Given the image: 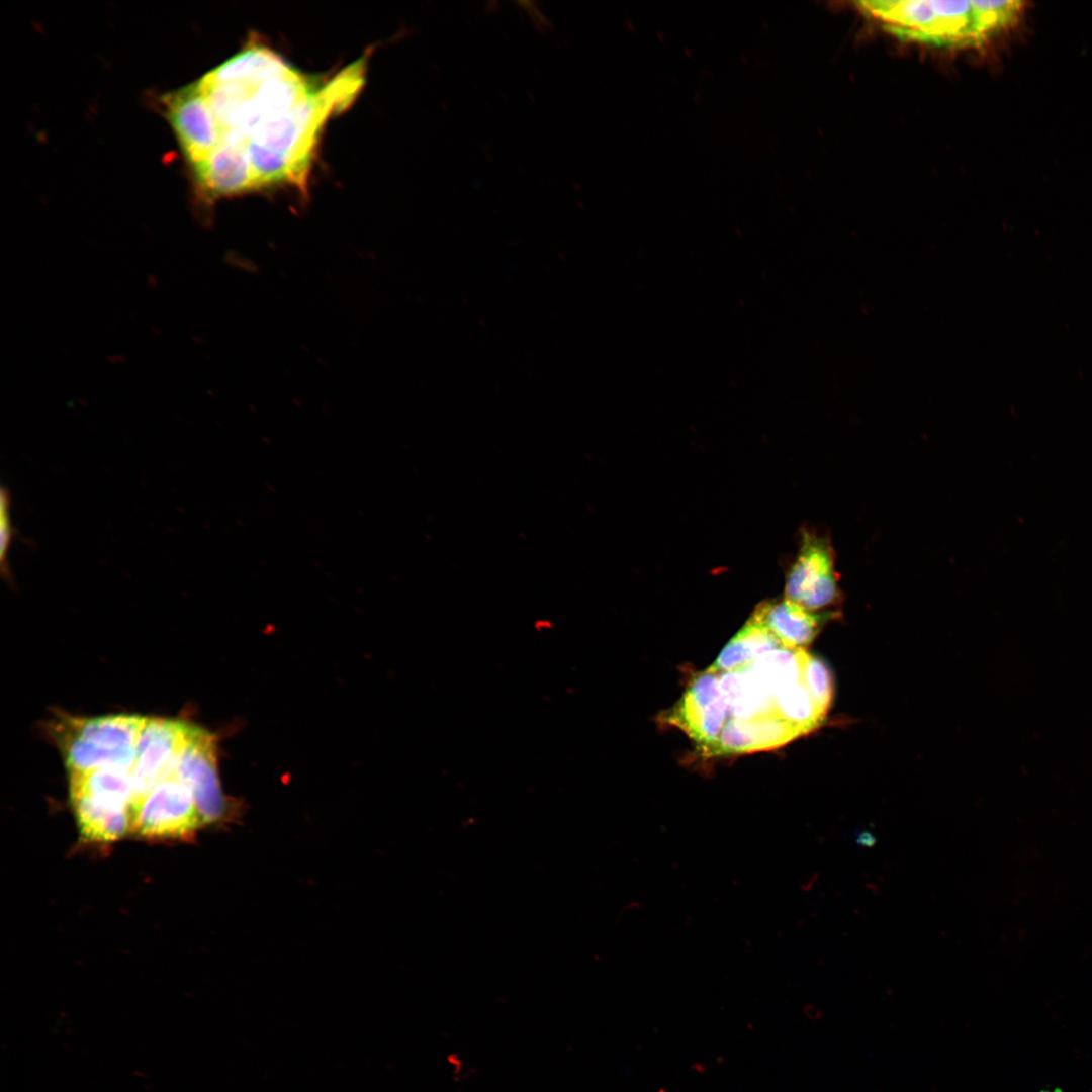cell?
Here are the masks:
<instances>
[{"instance_id":"9a60e30c","label":"cell","mask_w":1092,"mask_h":1092,"mask_svg":"<svg viewBox=\"0 0 1092 1092\" xmlns=\"http://www.w3.org/2000/svg\"><path fill=\"white\" fill-rule=\"evenodd\" d=\"M781 647L780 641L763 624L750 618L708 669L715 672L731 671Z\"/></svg>"},{"instance_id":"5bb4252c","label":"cell","mask_w":1092,"mask_h":1092,"mask_svg":"<svg viewBox=\"0 0 1092 1092\" xmlns=\"http://www.w3.org/2000/svg\"><path fill=\"white\" fill-rule=\"evenodd\" d=\"M290 67L271 49L250 46L208 72L200 81L205 84L261 82Z\"/></svg>"},{"instance_id":"7a4b0ae2","label":"cell","mask_w":1092,"mask_h":1092,"mask_svg":"<svg viewBox=\"0 0 1092 1092\" xmlns=\"http://www.w3.org/2000/svg\"><path fill=\"white\" fill-rule=\"evenodd\" d=\"M365 66L364 58L349 65L305 101L259 125L245 146L255 145L283 157L304 189L317 134L333 113L352 102L362 87Z\"/></svg>"},{"instance_id":"5b68a950","label":"cell","mask_w":1092,"mask_h":1092,"mask_svg":"<svg viewBox=\"0 0 1092 1092\" xmlns=\"http://www.w3.org/2000/svg\"><path fill=\"white\" fill-rule=\"evenodd\" d=\"M785 598L816 612L840 598L835 556L829 539L804 530L785 583Z\"/></svg>"},{"instance_id":"9c48e42d","label":"cell","mask_w":1092,"mask_h":1092,"mask_svg":"<svg viewBox=\"0 0 1092 1092\" xmlns=\"http://www.w3.org/2000/svg\"><path fill=\"white\" fill-rule=\"evenodd\" d=\"M728 706L719 686L718 672L707 669L697 676L670 715L708 752L728 721Z\"/></svg>"},{"instance_id":"7c38bea8","label":"cell","mask_w":1092,"mask_h":1092,"mask_svg":"<svg viewBox=\"0 0 1092 1092\" xmlns=\"http://www.w3.org/2000/svg\"><path fill=\"white\" fill-rule=\"evenodd\" d=\"M836 613H816L784 598L760 603L750 618L763 624L789 649H804Z\"/></svg>"},{"instance_id":"e0dca14e","label":"cell","mask_w":1092,"mask_h":1092,"mask_svg":"<svg viewBox=\"0 0 1092 1092\" xmlns=\"http://www.w3.org/2000/svg\"><path fill=\"white\" fill-rule=\"evenodd\" d=\"M10 506L11 500L9 491L3 487L0 493V566L2 576L8 581L12 578V573L8 564V552L15 533V529L12 527L11 523Z\"/></svg>"},{"instance_id":"52a82bcc","label":"cell","mask_w":1092,"mask_h":1092,"mask_svg":"<svg viewBox=\"0 0 1092 1092\" xmlns=\"http://www.w3.org/2000/svg\"><path fill=\"white\" fill-rule=\"evenodd\" d=\"M175 774L191 791L205 825L226 820L229 803L221 791L216 742L210 732L192 725Z\"/></svg>"},{"instance_id":"277c9868","label":"cell","mask_w":1092,"mask_h":1092,"mask_svg":"<svg viewBox=\"0 0 1092 1092\" xmlns=\"http://www.w3.org/2000/svg\"><path fill=\"white\" fill-rule=\"evenodd\" d=\"M130 832L150 840H185L205 825L189 788L175 770L130 809Z\"/></svg>"},{"instance_id":"ba28073f","label":"cell","mask_w":1092,"mask_h":1092,"mask_svg":"<svg viewBox=\"0 0 1092 1092\" xmlns=\"http://www.w3.org/2000/svg\"><path fill=\"white\" fill-rule=\"evenodd\" d=\"M165 105L178 142L193 166L220 145L221 128L197 83L171 93Z\"/></svg>"},{"instance_id":"4fadbf2b","label":"cell","mask_w":1092,"mask_h":1092,"mask_svg":"<svg viewBox=\"0 0 1092 1092\" xmlns=\"http://www.w3.org/2000/svg\"><path fill=\"white\" fill-rule=\"evenodd\" d=\"M801 731L778 717L758 720H728L716 743L708 751L711 754L752 752L783 745Z\"/></svg>"},{"instance_id":"3957f363","label":"cell","mask_w":1092,"mask_h":1092,"mask_svg":"<svg viewBox=\"0 0 1092 1092\" xmlns=\"http://www.w3.org/2000/svg\"><path fill=\"white\" fill-rule=\"evenodd\" d=\"M146 720L134 714L58 719L53 730L69 775L103 767L130 771Z\"/></svg>"},{"instance_id":"ac0fdd59","label":"cell","mask_w":1092,"mask_h":1092,"mask_svg":"<svg viewBox=\"0 0 1092 1092\" xmlns=\"http://www.w3.org/2000/svg\"><path fill=\"white\" fill-rule=\"evenodd\" d=\"M853 842L859 848H872L877 843V836L866 829L857 830L853 833Z\"/></svg>"},{"instance_id":"8fae6325","label":"cell","mask_w":1092,"mask_h":1092,"mask_svg":"<svg viewBox=\"0 0 1092 1092\" xmlns=\"http://www.w3.org/2000/svg\"><path fill=\"white\" fill-rule=\"evenodd\" d=\"M197 181L209 197H226L259 189L244 144L221 142L193 166Z\"/></svg>"},{"instance_id":"8992f818","label":"cell","mask_w":1092,"mask_h":1092,"mask_svg":"<svg viewBox=\"0 0 1092 1092\" xmlns=\"http://www.w3.org/2000/svg\"><path fill=\"white\" fill-rule=\"evenodd\" d=\"M191 727V724L179 720L147 717L139 736L135 758L130 770V809L175 770L188 742Z\"/></svg>"},{"instance_id":"30bf717a","label":"cell","mask_w":1092,"mask_h":1092,"mask_svg":"<svg viewBox=\"0 0 1092 1092\" xmlns=\"http://www.w3.org/2000/svg\"><path fill=\"white\" fill-rule=\"evenodd\" d=\"M70 799L81 835L90 842L119 840L130 831V805L104 791H71Z\"/></svg>"},{"instance_id":"2e32d148","label":"cell","mask_w":1092,"mask_h":1092,"mask_svg":"<svg viewBox=\"0 0 1092 1092\" xmlns=\"http://www.w3.org/2000/svg\"><path fill=\"white\" fill-rule=\"evenodd\" d=\"M804 681L816 706L825 716L832 699L831 673L823 661L809 653L805 659Z\"/></svg>"},{"instance_id":"6da1fadb","label":"cell","mask_w":1092,"mask_h":1092,"mask_svg":"<svg viewBox=\"0 0 1092 1092\" xmlns=\"http://www.w3.org/2000/svg\"><path fill=\"white\" fill-rule=\"evenodd\" d=\"M859 11L903 40L940 48L978 47L1017 22L1019 1H862Z\"/></svg>"}]
</instances>
